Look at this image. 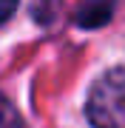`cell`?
Here are the masks:
<instances>
[{
    "label": "cell",
    "mask_w": 125,
    "mask_h": 128,
    "mask_svg": "<svg viewBox=\"0 0 125 128\" xmlns=\"http://www.w3.org/2000/svg\"><path fill=\"white\" fill-rule=\"evenodd\" d=\"M85 117L94 128H125V68H111L91 86Z\"/></svg>",
    "instance_id": "6da1fadb"
},
{
    "label": "cell",
    "mask_w": 125,
    "mask_h": 128,
    "mask_svg": "<svg viewBox=\"0 0 125 128\" xmlns=\"http://www.w3.org/2000/svg\"><path fill=\"white\" fill-rule=\"evenodd\" d=\"M14 9H17V0H0V26L14 14Z\"/></svg>",
    "instance_id": "277c9868"
},
{
    "label": "cell",
    "mask_w": 125,
    "mask_h": 128,
    "mask_svg": "<svg viewBox=\"0 0 125 128\" xmlns=\"http://www.w3.org/2000/svg\"><path fill=\"white\" fill-rule=\"evenodd\" d=\"M114 6H117V0H83V6L77 9L74 23L83 26V28L105 26L111 20V14H114Z\"/></svg>",
    "instance_id": "7a4b0ae2"
},
{
    "label": "cell",
    "mask_w": 125,
    "mask_h": 128,
    "mask_svg": "<svg viewBox=\"0 0 125 128\" xmlns=\"http://www.w3.org/2000/svg\"><path fill=\"white\" fill-rule=\"evenodd\" d=\"M0 128H23V120H20L17 108L0 94Z\"/></svg>",
    "instance_id": "3957f363"
}]
</instances>
